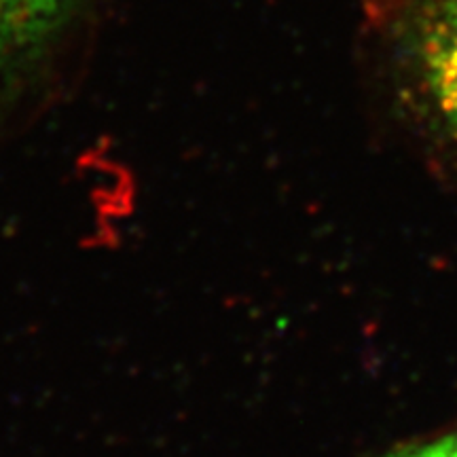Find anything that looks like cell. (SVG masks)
Segmentation results:
<instances>
[{"label":"cell","instance_id":"cell-1","mask_svg":"<svg viewBox=\"0 0 457 457\" xmlns=\"http://www.w3.org/2000/svg\"><path fill=\"white\" fill-rule=\"evenodd\" d=\"M89 0H0V121L60 77Z\"/></svg>","mask_w":457,"mask_h":457},{"label":"cell","instance_id":"cell-2","mask_svg":"<svg viewBox=\"0 0 457 457\" xmlns=\"http://www.w3.org/2000/svg\"><path fill=\"white\" fill-rule=\"evenodd\" d=\"M420 51L428 91L457 136V0H443L428 13Z\"/></svg>","mask_w":457,"mask_h":457},{"label":"cell","instance_id":"cell-3","mask_svg":"<svg viewBox=\"0 0 457 457\" xmlns=\"http://www.w3.org/2000/svg\"><path fill=\"white\" fill-rule=\"evenodd\" d=\"M384 457H457V430L432 443L398 447Z\"/></svg>","mask_w":457,"mask_h":457}]
</instances>
